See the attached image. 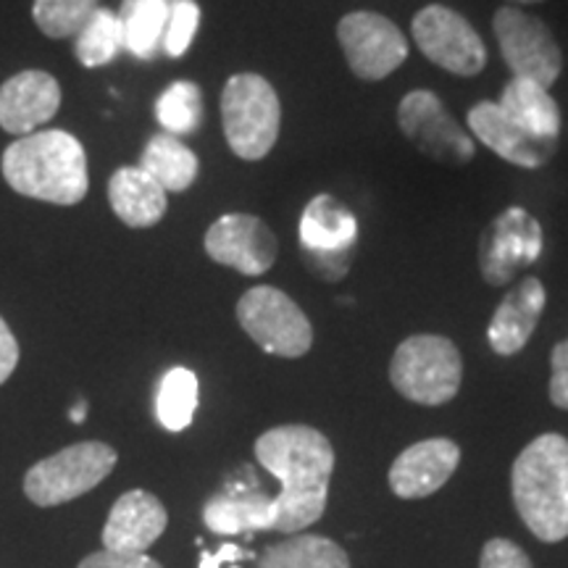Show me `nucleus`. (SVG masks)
<instances>
[{"mask_svg": "<svg viewBox=\"0 0 568 568\" xmlns=\"http://www.w3.org/2000/svg\"><path fill=\"white\" fill-rule=\"evenodd\" d=\"M255 458L282 481L274 531L301 535L324 516L335 471V447L322 432L305 424L274 426L255 439Z\"/></svg>", "mask_w": 568, "mask_h": 568, "instance_id": "obj_1", "label": "nucleus"}, {"mask_svg": "<svg viewBox=\"0 0 568 568\" xmlns=\"http://www.w3.org/2000/svg\"><path fill=\"white\" fill-rule=\"evenodd\" d=\"M13 193L53 205H77L90 190L88 153L74 134L42 130L13 140L0 159Z\"/></svg>", "mask_w": 568, "mask_h": 568, "instance_id": "obj_2", "label": "nucleus"}, {"mask_svg": "<svg viewBox=\"0 0 568 568\" xmlns=\"http://www.w3.org/2000/svg\"><path fill=\"white\" fill-rule=\"evenodd\" d=\"M510 495L527 529L542 542L568 537V439L539 435L510 468Z\"/></svg>", "mask_w": 568, "mask_h": 568, "instance_id": "obj_3", "label": "nucleus"}, {"mask_svg": "<svg viewBox=\"0 0 568 568\" xmlns=\"http://www.w3.org/2000/svg\"><path fill=\"white\" fill-rule=\"evenodd\" d=\"M222 124L232 153L261 161L272 153L282 124V103L261 74H234L222 92Z\"/></svg>", "mask_w": 568, "mask_h": 568, "instance_id": "obj_4", "label": "nucleus"}, {"mask_svg": "<svg viewBox=\"0 0 568 568\" xmlns=\"http://www.w3.org/2000/svg\"><path fill=\"white\" fill-rule=\"evenodd\" d=\"M464 361L458 347L439 335H414L397 345L389 382L418 406H443L458 395Z\"/></svg>", "mask_w": 568, "mask_h": 568, "instance_id": "obj_5", "label": "nucleus"}, {"mask_svg": "<svg viewBox=\"0 0 568 568\" xmlns=\"http://www.w3.org/2000/svg\"><path fill=\"white\" fill-rule=\"evenodd\" d=\"M116 450L105 443H77L34 464L24 477V495L34 506L53 508L95 489L116 466Z\"/></svg>", "mask_w": 568, "mask_h": 568, "instance_id": "obj_6", "label": "nucleus"}, {"mask_svg": "<svg viewBox=\"0 0 568 568\" xmlns=\"http://www.w3.org/2000/svg\"><path fill=\"white\" fill-rule=\"evenodd\" d=\"M237 322L261 351L280 358H301L314 345L308 316L293 297L272 284H261L240 297Z\"/></svg>", "mask_w": 568, "mask_h": 568, "instance_id": "obj_7", "label": "nucleus"}, {"mask_svg": "<svg viewBox=\"0 0 568 568\" xmlns=\"http://www.w3.org/2000/svg\"><path fill=\"white\" fill-rule=\"evenodd\" d=\"M301 251L311 272L326 282L343 280L358 240V222L332 195H316L301 216Z\"/></svg>", "mask_w": 568, "mask_h": 568, "instance_id": "obj_8", "label": "nucleus"}, {"mask_svg": "<svg viewBox=\"0 0 568 568\" xmlns=\"http://www.w3.org/2000/svg\"><path fill=\"white\" fill-rule=\"evenodd\" d=\"M493 27L503 59L516 80L537 82L550 90L564 69V55L548 24L516 6H503Z\"/></svg>", "mask_w": 568, "mask_h": 568, "instance_id": "obj_9", "label": "nucleus"}, {"mask_svg": "<svg viewBox=\"0 0 568 568\" xmlns=\"http://www.w3.org/2000/svg\"><path fill=\"white\" fill-rule=\"evenodd\" d=\"M414 40L426 59L458 77H477L487 63L485 42L458 11L426 6L410 24Z\"/></svg>", "mask_w": 568, "mask_h": 568, "instance_id": "obj_10", "label": "nucleus"}, {"mask_svg": "<svg viewBox=\"0 0 568 568\" xmlns=\"http://www.w3.org/2000/svg\"><path fill=\"white\" fill-rule=\"evenodd\" d=\"M337 40L358 80H385L408 59L406 34L374 11H353L339 19Z\"/></svg>", "mask_w": 568, "mask_h": 568, "instance_id": "obj_11", "label": "nucleus"}, {"mask_svg": "<svg viewBox=\"0 0 568 568\" xmlns=\"http://www.w3.org/2000/svg\"><path fill=\"white\" fill-rule=\"evenodd\" d=\"M397 124L429 159L464 166L474 159V140L460 130L443 101L429 90H414L397 105Z\"/></svg>", "mask_w": 568, "mask_h": 568, "instance_id": "obj_12", "label": "nucleus"}, {"mask_svg": "<svg viewBox=\"0 0 568 568\" xmlns=\"http://www.w3.org/2000/svg\"><path fill=\"white\" fill-rule=\"evenodd\" d=\"M205 253L234 272L261 276L274 266L280 243L264 219L251 213H226L205 232Z\"/></svg>", "mask_w": 568, "mask_h": 568, "instance_id": "obj_13", "label": "nucleus"}, {"mask_svg": "<svg viewBox=\"0 0 568 568\" xmlns=\"http://www.w3.org/2000/svg\"><path fill=\"white\" fill-rule=\"evenodd\" d=\"M542 253V230L524 209H508L481 234L479 264L489 284H508L521 266L535 264Z\"/></svg>", "mask_w": 568, "mask_h": 568, "instance_id": "obj_14", "label": "nucleus"}, {"mask_svg": "<svg viewBox=\"0 0 568 568\" xmlns=\"http://www.w3.org/2000/svg\"><path fill=\"white\" fill-rule=\"evenodd\" d=\"M61 109V84L38 69L19 71L0 84V130L27 138Z\"/></svg>", "mask_w": 568, "mask_h": 568, "instance_id": "obj_15", "label": "nucleus"}, {"mask_svg": "<svg viewBox=\"0 0 568 568\" xmlns=\"http://www.w3.org/2000/svg\"><path fill=\"white\" fill-rule=\"evenodd\" d=\"M460 464V447L453 439L432 437L406 447L389 468V487L403 500H422L447 485Z\"/></svg>", "mask_w": 568, "mask_h": 568, "instance_id": "obj_16", "label": "nucleus"}, {"mask_svg": "<svg viewBox=\"0 0 568 568\" xmlns=\"http://www.w3.org/2000/svg\"><path fill=\"white\" fill-rule=\"evenodd\" d=\"M468 126L474 138L485 142L489 151L524 169L545 166L558 148V140H542L527 132L500 105L489 101L477 103L468 111Z\"/></svg>", "mask_w": 568, "mask_h": 568, "instance_id": "obj_17", "label": "nucleus"}, {"mask_svg": "<svg viewBox=\"0 0 568 568\" xmlns=\"http://www.w3.org/2000/svg\"><path fill=\"white\" fill-rule=\"evenodd\" d=\"M169 514L159 497L145 489H130L113 503L103 527V550L148 552V548L166 531Z\"/></svg>", "mask_w": 568, "mask_h": 568, "instance_id": "obj_18", "label": "nucleus"}, {"mask_svg": "<svg viewBox=\"0 0 568 568\" xmlns=\"http://www.w3.org/2000/svg\"><path fill=\"white\" fill-rule=\"evenodd\" d=\"M545 301H548V295H545L542 282L535 276L510 287L487 326L489 347L497 355H516L524 351V345L535 335Z\"/></svg>", "mask_w": 568, "mask_h": 568, "instance_id": "obj_19", "label": "nucleus"}, {"mask_svg": "<svg viewBox=\"0 0 568 568\" xmlns=\"http://www.w3.org/2000/svg\"><path fill=\"white\" fill-rule=\"evenodd\" d=\"M276 516H280L276 497H268L261 489L243 487L211 497L203 508L205 527L222 537L247 535V531H274Z\"/></svg>", "mask_w": 568, "mask_h": 568, "instance_id": "obj_20", "label": "nucleus"}, {"mask_svg": "<svg viewBox=\"0 0 568 568\" xmlns=\"http://www.w3.org/2000/svg\"><path fill=\"white\" fill-rule=\"evenodd\" d=\"M109 201L113 213L132 230L159 224L169 205L166 190L140 166H124L113 172L109 182Z\"/></svg>", "mask_w": 568, "mask_h": 568, "instance_id": "obj_21", "label": "nucleus"}, {"mask_svg": "<svg viewBox=\"0 0 568 568\" xmlns=\"http://www.w3.org/2000/svg\"><path fill=\"white\" fill-rule=\"evenodd\" d=\"M503 111L524 130L542 140H558L560 134V111L550 92L542 84L529 80H510L497 101Z\"/></svg>", "mask_w": 568, "mask_h": 568, "instance_id": "obj_22", "label": "nucleus"}, {"mask_svg": "<svg viewBox=\"0 0 568 568\" xmlns=\"http://www.w3.org/2000/svg\"><path fill=\"white\" fill-rule=\"evenodd\" d=\"M255 564V568H351V558L335 539L295 535L284 542L266 545Z\"/></svg>", "mask_w": 568, "mask_h": 568, "instance_id": "obj_23", "label": "nucleus"}, {"mask_svg": "<svg viewBox=\"0 0 568 568\" xmlns=\"http://www.w3.org/2000/svg\"><path fill=\"white\" fill-rule=\"evenodd\" d=\"M140 169L166 193H184L197 176V155L174 134H153L142 151Z\"/></svg>", "mask_w": 568, "mask_h": 568, "instance_id": "obj_24", "label": "nucleus"}, {"mask_svg": "<svg viewBox=\"0 0 568 568\" xmlns=\"http://www.w3.org/2000/svg\"><path fill=\"white\" fill-rule=\"evenodd\" d=\"M176 0H122L119 19L124 27V51L138 59H153L166 32L169 11Z\"/></svg>", "mask_w": 568, "mask_h": 568, "instance_id": "obj_25", "label": "nucleus"}, {"mask_svg": "<svg viewBox=\"0 0 568 568\" xmlns=\"http://www.w3.org/2000/svg\"><path fill=\"white\" fill-rule=\"evenodd\" d=\"M124 51V27L116 11L98 9L74 40L77 61L88 69L105 67Z\"/></svg>", "mask_w": 568, "mask_h": 568, "instance_id": "obj_26", "label": "nucleus"}, {"mask_svg": "<svg viewBox=\"0 0 568 568\" xmlns=\"http://www.w3.org/2000/svg\"><path fill=\"white\" fill-rule=\"evenodd\" d=\"M197 408V376L190 368L176 366L163 374L155 395V416L163 429L182 432L193 424Z\"/></svg>", "mask_w": 568, "mask_h": 568, "instance_id": "obj_27", "label": "nucleus"}, {"mask_svg": "<svg viewBox=\"0 0 568 568\" xmlns=\"http://www.w3.org/2000/svg\"><path fill=\"white\" fill-rule=\"evenodd\" d=\"M155 119L166 134L184 138L193 134L203 122V92L195 82L180 80L169 84L155 103Z\"/></svg>", "mask_w": 568, "mask_h": 568, "instance_id": "obj_28", "label": "nucleus"}, {"mask_svg": "<svg viewBox=\"0 0 568 568\" xmlns=\"http://www.w3.org/2000/svg\"><path fill=\"white\" fill-rule=\"evenodd\" d=\"M98 9L101 0H34L32 19L42 34L63 40L77 38Z\"/></svg>", "mask_w": 568, "mask_h": 568, "instance_id": "obj_29", "label": "nucleus"}, {"mask_svg": "<svg viewBox=\"0 0 568 568\" xmlns=\"http://www.w3.org/2000/svg\"><path fill=\"white\" fill-rule=\"evenodd\" d=\"M197 24H201V6L195 0H176L172 11H169L166 32H163V51L172 59H182L193 45Z\"/></svg>", "mask_w": 568, "mask_h": 568, "instance_id": "obj_30", "label": "nucleus"}, {"mask_svg": "<svg viewBox=\"0 0 568 568\" xmlns=\"http://www.w3.org/2000/svg\"><path fill=\"white\" fill-rule=\"evenodd\" d=\"M479 568H535L524 548H518L510 539L495 537L481 548Z\"/></svg>", "mask_w": 568, "mask_h": 568, "instance_id": "obj_31", "label": "nucleus"}, {"mask_svg": "<svg viewBox=\"0 0 568 568\" xmlns=\"http://www.w3.org/2000/svg\"><path fill=\"white\" fill-rule=\"evenodd\" d=\"M77 568H163L159 560H153L148 552H113L98 550L90 552Z\"/></svg>", "mask_w": 568, "mask_h": 568, "instance_id": "obj_32", "label": "nucleus"}, {"mask_svg": "<svg viewBox=\"0 0 568 568\" xmlns=\"http://www.w3.org/2000/svg\"><path fill=\"white\" fill-rule=\"evenodd\" d=\"M550 400L552 406L568 410V339L558 343L550 353Z\"/></svg>", "mask_w": 568, "mask_h": 568, "instance_id": "obj_33", "label": "nucleus"}, {"mask_svg": "<svg viewBox=\"0 0 568 568\" xmlns=\"http://www.w3.org/2000/svg\"><path fill=\"white\" fill-rule=\"evenodd\" d=\"M19 364V343L13 337V332L6 324V318L0 316V385L9 382V376L17 372Z\"/></svg>", "mask_w": 568, "mask_h": 568, "instance_id": "obj_34", "label": "nucleus"}, {"mask_svg": "<svg viewBox=\"0 0 568 568\" xmlns=\"http://www.w3.org/2000/svg\"><path fill=\"white\" fill-rule=\"evenodd\" d=\"M255 560L258 556H255V552H251V550H243L240 548V545H232V542H226V545H222V548H219V552H209V550H203L201 552V566L197 568H222L224 564H237V560Z\"/></svg>", "mask_w": 568, "mask_h": 568, "instance_id": "obj_35", "label": "nucleus"}, {"mask_svg": "<svg viewBox=\"0 0 568 568\" xmlns=\"http://www.w3.org/2000/svg\"><path fill=\"white\" fill-rule=\"evenodd\" d=\"M84 416H88V400H77V406L69 410V418L74 424H82Z\"/></svg>", "mask_w": 568, "mask_h": 568, "instance_id": "obj_36", "label": "nucleus"}, {"mask_svg": "<svg viewBox=\"0 0 568 568\" xmlns=\"http://www.w3.org/2000/svg\"><path fill=\"white\" fill-rule=\"evenodd\" d=\"M508 3H524V6H529V3H542V0H508Z\"/></svg>", "mask_w": 568, "mask_h": 568, "instance_id": "obj_37", "label": "nucleus"}, {"mask_svg": "<svg viewBox=\"0 0 568 568\" xmlns=\"http://www.w3.org/2000/svg\"><path fill=\"white\" fill-rule=\"evenodd\" d=\"M232 568H240V566H232Z\"/></svg>", "mask_w": 568, "mask_h": 568, "instance_id": "obj_38", "label": "nucleus"}]
</instances>
